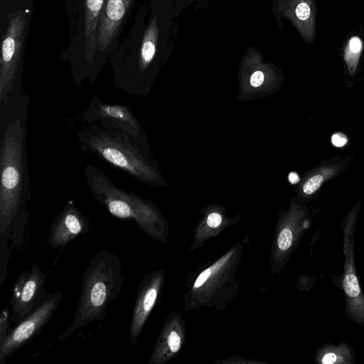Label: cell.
Listing matches in <instances>:
<instances>
[{"label": "cell", "mask_w": 364, "mask_h": 364, "mask_svg": "<svg viewBox=\"0 0 364 364\" xmlns=\"http://www.w3.org/2000/svg\"><path fill=\"white\" fill-rule=\"evenodd\" d=\"M29 95L20 75L0 100V235L1 259L7 262V235L12 226L27 218L29 176L27 124Z\"/></svg>", "instance_id": "cell-1"}, {"label": "cell", "mask_w": 364, "mask_h": 364, "mask_svg": "<svg viewBox=\"0 0 364 364\" xmlns=\"http://www.w3.org/2000/svg\"><path fill=\"white\" fill-rule=\"evenodd\" d=\"M122 262L109 250H101L90 259L82 278L81 294L73 322L58 341L69 338L90 322L104 320L111 302L119 296L124 283Z\"/></svg>", "instance_id": "cell-2"}, {"label": "cell", "mask_w": 364, "mask_h": 364, "mask_svg": "<svg viewBox=\"0 0 364 364\" xmlns=\"http://www.w3.org/2000/svg\"><path fill=\"white\" fill-rule=\"evenodd\" d=\"M84 150L142 181L153 180V171L140 149L141 141L108 122L88 124L76 132Z\"/></svg>", "instance_id": "cell-3"}, {"label": "cell", "mask_w": 364, "mask_h": 364, "mask_svg": "<svg viewBox=\"0 0 364 364\" xmlns=\"http://www.w3.org/2000/svg\"><path fill=\"white\" fill-rule=\"evenodd\" d=\"M84 176L94 198L112 215L119 219L133 220L143 230L152 232L156 216L148 202L118 186L93 164L85 166Z\"/></svg>", "instance_id": "cell-4"}, {"label": "cell", "mask_w": 364, "mask_h": 364, "mask_svg": "<svg viewBox=\"0 0 364 364\" xmlns=\"http://www.w3.org/2000/svg\"><path fill=\"white\" fill-rule=\"evenodd\" d=\"M360 201L346 215L343 225L345 257L342 287L346 295V309L348 317L364 326V294L362 292L354 259V235Z\"/></svg>", "instance_id": "cell-5"}, {"label": "cell", "mask_w": 364, "mask_h": 364, "mask_svg": "<svg viewBox=\"0 0 364 364\" xmlns=\"http://www.w3.org/2000/svg\"><path fill=\"white\" fill-rule=\"evenodd\" d=\"M62 297L58 291L47 294L39 306L11 328L0 345V364H4L12 353L40 333L58 309Z\"/></svg>", "instance_id": "cell-6"}, {"label": "cell", "mask_w": 364, "mask_h": 364, "mask_svg": "<svg viewBox=\"0 0 364 364\" xmlns=\"http://www.w3.org/2000/svg\"><path fill=\"white\" fill-rule=\"evenodd\" d=\"M46 278V274L36 264L18 276L10 301V321L13 324L18 323L43 301L47 295L44 288Z\"/></svg>", "instance_id": "cell-7"}, {"label": "cell", "mask_w": 364, "mask_h": 364, "mask_svg": "<svg viewBox=\"0 0 364 364\" xmlns=\"http://www.w3.org/2000/svg\"><path fill=\"white\" fill-rule=\"evenodd\" d=\"M87 124L108 122L141 141L143 130L132 109L126 105L107 104L95 95L87 107L72 119Z\"/></svg>", "instance_id": "cell-8"}, {"label": "cell", "mask_w": 364, "mask_h": 364, "mask_svg": "<svg viewBox=\"0 0 364 364\" xmlns=\"http://www.w3.org/2000/svg\"><path fill=\"white\" fill-rule=\"evenodd\" d=\"M90 228L89 218L73 203H68L55 216L48 241L51 248L62 250L68 243Z\"/></svg>", "instance_id": "cell-9"}, {"label": "cell", "mask_w": 364, "mask_h": 364, "mask_svg": "<svg viewBox=\"0 0 364 364\" xmlns=\"http://www.w3.org/2000/svg\"><path fill=\"white\" fill-rule=\"evenodd\" d=\"M159 284V277L155 275L144 278L139 286L129 326V339L132 344H137L148 315L155 304Z\"/></svg>", "instance_id": "cell-10"}, {"label": "cell", "mask_w": 364, "mask_h": 364, "mask_svg": "<svg viewBox=\"0 0 364 364\" xmlns=\"http://www.w3.org/2000/svg\"><path fill=\"white\" fill-rule=\"evenodd\" d=\"M347 159L333 158L321 162L312 169L304 178L301 191L306 197L316 194L328 180L340 174L348 166Z\"/></svg>", "instance_id": "cell-11"}, {"label": "cell", "mask_w": 364, "mask_h": 364, "mask_svg": "<svg viewBox=\"0 0 364 364\" xmlns=\"http://www.w3.org/2000/svg\"><path fill=\"white\" fill-rule=\"evenodd\" d=\"M316 360L317 363L321 364L352 363L354 353L353 349L345 343L338 346L328 344L317 350Z\"/></svg>", "instance_id": "cell-12"}, {"label": "cell", "mask_w": 364, "mask_h": 364, "mask_svg": "<svg viewBox=\"0 0 364 364\" xmlns=\"http://www.w3.org/2000/svg\"><path fill=\"white\" fill-rule=\"evenodd\" d=\"M124 6L122 0H109L107 14L112 21H119L124 14Z\"/></svg>", "instance_id": "cell-13"}, {"label": "cell", "mask_w": 364, "mask_h": 364, "mask_svg": "<svg viewBox=\"0 0 364 364\" xmlns=\"http://www.w3.org/2000/svg\"><path fill=\"white\" fill-rule=\"evenodd\" d=\"M293 239L294 236L291 230L289 228H283L278 236V247L281 250H289L292 245Z\"/></svg>", "instance_id": "cell-14"}, {"label": "cell", "mask_w": 364, "mask_h": 364, "mask_svg": "<svg viewBox=\"0 0 364 364\" xmlns=\"http://www.w3.org/2000/svg\"><path fill=\"white\" fill-rule=\"evenodd\" d=\"M10 313L7 308L2 310L0 316V345L4 342L10 332Z\"/></svg>", "instance_id": "cell-15"}, {"label": "cell", "mask_w": 364, "mask_h": 364, "mask_svg": "<svg viewBox=\"0 0 364 364\" xmlns=\"http://www.w3.org/2000/svg\"><path fill=\"white\" fill-rule=\"evenodd\" d=\"M168 345L170 350L173 353H176L179 350L181 346V338L176 331H172L168 335Z\"/></svg>", "instance_id": "cell-16"}, {"label": "cell", "mask_w": 364, "mask_h": 364, "mask_svg": "<svg viewBox=\"0 0 364 364\" xmlns=\"http://www.w3.org/2000/svg\"><path fill=\"white\" fill-rule=\"evenodd\" d=\"M296 15L300 20H306L310 15V8L306 3H300L296 8Z\"/></svg>", "instance_id": "cell-17"}, {"label": "cell", "mask_w": 364, "mask_h": 364, "mask_svg": "<svg viewBox=\"0 0 364 364\" xmlns=\"http://www.w3.org/2000/svg\"><path fill=\"white\" fill-rule=\"evenodd\" d=\"M331 141L336 146H343L346 144L348 138L343 133H335L331 137Z\"/></svg>", "instance_id": "cell-18"}, {"label": "cell", "mask_w": 364, "mask_h": 364, "mask_svg": "<svg viewBox=\"0 0 364 364\" xmlns=\"http://www.w3.org/2000/svg\"><path fill=\"white\" fill-rule=\"evenodd\" d=\"M222 218L220 214L213 213L210 214L207 219V224L210 228H216L221 223Z\"/></svg>", "instance_id": "cell-19"}, {"label": "cell", "mask_w": 364, "mask_h": 364, "mask_svg": "<svg viewBox=\"0 0 364 364\" xmlns=\"http://www.w3.org/2000/svg\"><path fill=\"white\" fill-rule=\"evenodd\" d=\"M210 269H206L204 271H203L200 275L198 277L197 279L196 280L194 283V288H198L201 287L205 282L208 279L209 276L210 275Z\"/></svg>", "instance_id": "cell-20"}, {"label": "cell", "mask_w": 364, "mask_h": 364, "mask_svg": "<svg viewBox=\"0 0 364 364\" xmlns=\"http://www.w3.org/2000/svg\"><path fill=\"white\" fill-rule=\"evenodd\" d=\"M264 81V74L261 71L255 72L250 78V84L253 87H259Z\"/></svg>", "instance_id": "cell-21"}, {"label": "cell", "mask_w": 364, "mask_h": 364, "mask_svg": "<svg viewBox=\"0 0 364 364\" xmlns=\"http://www.w3.org/2000/svg\"><path fill=\"white\" fill-rule=\"evenodd\" d=\"M103 0H87V7L93 12H98L101 8Z\"/></svg>", "instance_id": "cell-22"}, {"label": "cell", "mask_w": 364, "mask_h": 364, "mask_svg": "<svg viewBox=\"0 0 364 364\" xmlns=\"http://www.w3.org/2000/svg\"><path fill=\"white\" fill-rule=\"evenodd\" d=\"M349 47L352 52L358 53L361 48V41L358 38L354 37L351 38L349 43Z\"/></svg>", "instance_id": "cell-23"}, {"label": "cell", "mask_w": 364, "mask_h": 364, "mask_svg": "<svg viewBox=\"0 0 364 364\" xmlns=\"http://www.w3.org/2000/svg\"><path fill=\"white\" fill-rule=\"evenodd\" d=\"M289 180L291 183H296L299 181V178L295 173H291L289 176Z\"/></svg>", "instance_id": "cell-24"}]
</instances>
